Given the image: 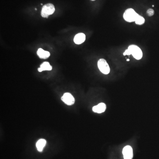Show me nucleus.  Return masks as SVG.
Listing matches in <instances>:
<instances>
[{
  "label": "nucleus",
  "instance_id": "nucleus-16",
  "mask_svg": "<svg viewBox=\"0 0 159 159\" xmlns=\"http://www.w3.org/2000/svg\"><path fill=\"white\" fill-rule=\"evenodd\" d=\"M92 1H95V0H92Z\"/></svg>",
  "mask_w": 159,
  "mask_h": 159
},
{
  "label": "nucleus",
  "instance_id": "nucleus-12",
  "mask_svg": "<svg viewBox=\"0 0 159 159\" xmlns=\"http://www.w3.org/2000/svg\"><path fill=\"white\" fill-rule=\"evenodd\" d=\"M135 23L138 25H142L145 23V20L144 17H142L141 16L138 15L137 19L135 20Z\"/></svg>",
  "mask_w": 159,
  "mask_h": 159
},
{
  "label": "nucleus",
  "instance_id": "nucleus-9",
  "mask_svg": "<svg viewBox=\"0 0 159 159\" xmlns=\"http://www.w3.org/2000/svg\"><path fill=\"white\" fill-rule=\"evenodd\" d=\"M37 53L39 58L42 59L47 58L50 56V53L49 52L44 51L42 48H39L38 49Z\"/></svg>",
  "mask_w": 159,
  "mask_h": 159
},
{
  "label": "nucleus",
  "instance_id": "nucleus-6",
  "mask_svg": "<svg viewBox=\"0 0 159 159\" xmlns=\"http://www.w3.org/2000/svg\"><path fill=\"white\" fill-rule=\"evenodd\" d=\"M123 154L124 159H132L133 157V152L131 147L127 145L124 148Z\"/></svg>",
  "mask_w": 159,
  "mask_h": 159
},
{
  "label": "nucleus",
  "instance_id": "nucleus-1",
  "mask_svg": "<svg viewBox=\"0 0 159 159\" xmlns=\"http://www.w3.org/2000/svg\"><path fill=\"white\" fill-rule=\"evenodd\" d=\"M139 15L132 9H126L123 14L124 20L128 22L135 21Z\"/></svg>",
  "mask_w": 159,
  "mask_h": 159
},
{
  "label": "nucleus",
  "instance_id": "nucleus-5",
  "mask_svg": "<svg viewBox=\"0 0 159 159\" xmlns=\"http://www.w3.org/2000/svg\"><path fill=\"white\" fill-rule=\"evenodd\" d=\"M61 100L68 105H72L74 103L75 99L70 93H65L61 97Z\"/></svg>",
  "mask_w": 159,
  "mask_h": 159
},
{
  "label": "nucleus",
  "instance_id": "nucleus-13",
  "mask_svg": "<svg viewBox=\"0 0 159 159\" xmlns=\"http://www.w3.org/2000/svg\"><path fill=\"white\" fill-rule=\"evenodd\" d=\"M147 15L148 16H151L153 15L154 14V11L153 9H148L147 11Z\"/></svg>",
  "mask_w": 159,
  "mask_h": 159
},
{
  "label": "nucleus",
  "instance_id": "nucleus-14",
  "mask_svg": "<svg viewBox=\"0 0 159 159\" xmlns=\"http://www.w3.org/2000/svg\"><path fill=\"white\" fill-rule=\"evenodd\" d=\"M131 53L130 51V50L128 49L125 50V51L123 53V55H131Z\"/></svg>",
  "mask_w": 159,
  "mask_h": 159
},
{
  "label": "nucleus",
  "instance_id": "nucleus-11",
  "mask_svg": "<svg viewBox=\"0 0 159 159\" xmlns=\"http://www.w3.org/2000/svg\"><path fill=\"white\" fill-rule=\"evenodd\" d=\"M46 144V140L43 139L39 140L36 143L37 148L39 152H42L43 149L44 147L45 146Z\"/></svg>",
  "mask_w": 159,
  "mask_h": 159
},
{
  "label": "nucleus",
  "instance_id": "nucleus-10",
  "mask_svg": "<svg viewBox=\"0 0 159 159\" xmlns=\"http://www.w3.org/2000/svg\"><path fill=\"white\" fill-rule=\"evenodd\" d=\"M52 67L50 65L48 62H44L42 63L40 66V68H38V71L39 72H42L43 71L45 70H52Z\"/></svg>",
  "mask_w": 159,
  "mask_h": 159
},
{
  "label": "nucleus",
  "instance_id": "nucleus-8",
  "mask_svg": "<svg viewBox=\"0 0 159 159\" xmlns=\"http://www.w3.org/2000/svg\"><path fill=\"white\" fill-rule=\"evenodd\" d=\"M106 104L105 103H99L96 106L93 107V112L100 114V113L104 112L106 110Z\"/></svg>",
  "mask_w": 159,
  "mask_h": 159
},
{
  "label": "nucleus",
  "instance_id": "nucleus-3",
  "mask_svg": "<svg viewBox=\"0 0 159 159\" xmlns=\"http://www.w3.org/2000/svg\"><path fill=\"white\" fill-rule=\"evenodd\" d=\"M128 49L130 50L132 55L136 59L140 60L142 58L143 53L141 49L138 46L132 45L128 47Z\"/></svg>",
  "mask_w": 159,
  "mask_h": 159
},
{
  "label": "nucleus",
  "instance_id": "nucleus-7",
  "mask_svg": "<svg viewBox=\"0 0 159 159\" xmlns=\"http://www.w3.org/2000/svg\"><path fill=\"white\" fill-rule=\"evenodd\" d=\"M86 39V35L84 33H78L75 36L74 42L76 44H81L85 42Z\"/></svg>",
  "mask_w": 159,
  "mask_h": 159
},
{
  "label": "nucleus",
  "instance_id": "nucleus-15",
  "mask_svg": "<svg viewBox=\"0 0 159 159\" xmlns=\"http://www.w3.org/2000/svg\"><path fill=\"white\" fill-rule=\"evenodd\" d=\"M130 60L129 59H127V60H126V61H130Z\"/></svg>",
  "mask_w": 159,
  "mask_h": 159
},
{
  "label": "nucleus",
  "instance_id": "nucleus-2",
  "mask_svg": "<svg viewBox=\"0 0 159 159\" xmlns=\"http://www.w3.org/2000/svg\"><path fill=\"white\" fill-rule=\"evenodd\" d=\"M55 7L52 4L48 3L43 7L41 14L44 18H48L49 16L53 14L55 12Z\"/></svg>",
  "mask_w": 159,
  "mask_h": 159
},
{
  "label": "nucleus",
  "instance_id": "nucleus-4",
  "mask_svg": "<svg viewBox=\"0 0 159 159\" xmlns=\"http://www.w3.org/2000/svg\"><path fill=\"white\" fill-rule=\"evenodd\" d=\"M98 67L100 71L104 74H108L110 72V68L106 60L100 59L98 61Z\"/></svg>",
  "mask_w": 159,
  "mask_h": 159
}]
</instances>
